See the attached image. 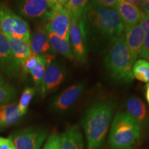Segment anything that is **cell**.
<instances>
[{
    "mask_svg": "<svg viewBox=\"0 0 149 149\" xmlns=\"http://www.w3.org/2000/svg\"><path fill=\"white\" fill-rule=\"evenodd\" d=\"M82 22L86 40L96 42H113L123 33L124 24L117 9L88 3L84 10Z\"/></svg>",
    "mask_w": 149,
    "mask_h": 149,
    "instance_id": "1",
    "label": "cell"
},
{
    "mask_svg": "<svg viewBox=\"0 0 149 149\" xmlns=\"http://www.w3.org/2000/svg\"><path fill=\"white\" fill-rule=\"evenodd\" d=\"M115 109V104L111 100H102L90 106L85 111L82 125L88 149H101Z\"/></svg>",
    "mask_w": 149,
    "mask_h": 149,
    "instance_id": "2",
    "label": "cell"
},
{
    "mask_svg": "<svg viewBox=\"0 0 149 149\" xmlns=\"http://www.w3.org/2000/svg\"><path fill=\"white\" fill-rule=\"evenodd\" d=\"M133 64L125 37L122 33L112 43L104 61L106 68L113 79L130 83L134 79L132 72Z\"/></svg>",
    "mask_w": 149,
    "mask_h": 149,
    "instance_id": "3",
    "label": "cell"
},
{
    "mask_svg": "<svg viewBox=\"0 0 149 149\" xmlns=\"http://www.w3.org/2000/svg\"><path fill=\"white\" fill-rule=\"evenodd\" d=\"M141 127L127 112H117L109 137L111 149H129L140 137Z\"/></svg>",
    "mask_w": 149,
    "mask_h": 149,
    "instance_id": "4",
    "label": "cell"
},
{
    "mask_svg": "<svg viewBox=\"0 0 149 149\" xmlns=\"http://www.w3.org/2000/svg\"><path fill=\"white\" fill-rule=\"evenodd\" d=\"M0 29L6 35L31 42L29 23L3 3H0Z\"/></svg>",
    "mask_w": 149,
    "mask_h": 149,
    "instance_id": "5",
    "label": "cell"
},
{
    "mask_svg": "<svg viewBox=\"0 0 149 149\" xmlns=\"http://www.w3.org/2000/svg\"><path fill=\"white\" fill-rule=\"evenodd\" d=\"M56 3L51 0H18L17 8L21 16L28 19L46 23Z\"/></svg>",
    "mask_w": 149,
    "mask_h": 149,
    "instance_id": "6",
    "label": "cell"
},
{
    "mask_svg": "<svg viewBox=\"0 0 149 149\" xmlns=\"http://www.w3.org/2000/svg\"><path fill=\"white\" fill-rule=\"evenodd\" d=\"M47 137V129L33 126L18 130L10 138L15 149H41Z\"/></svg>",
    "mask_w": 149,
    "mask_h": 149,
    "instance_id": "7",
    "label": "cell"
},
{
    "mask_svg": "<svg viewBox=\"0 0 149 149\" xmlns=\"http://www.w3.org/2000/svg\"><path fill=\"white\" fill-rule=\"evenodd\" d=\"M69 39L74 60L79 64H85L87 60V40L81 17H70Z\"/></svg>",
    "mask_w": 149,
    "mask_h": 149,
    "instance_id": "8",
    "label": "cell"
},
{
    "mask_svg": "<svg viewBox=\"0 0 149 149\" xmlns=\"http://www.w3.org/2000/svg\"><path fill=\"white\" fill-rule=\"evenodd\" d=\"M70 17L64 6L56 3L49 19L45 24L46 29L65 40L69 41Z\"/></svg>",
    "mask_w": 149,
    "mask_h": 149,
    "instance_id": "9",
    "label": "cell"
},
{
    "mask_svg": "<svg viewBox=\"0 0 149 149\" xmlns=\"http://www.w3.org/2000/svg\"><path fill=\"white\" fill-rule=\"evenodd\" d=\"M84 89V84L77 83L70 86L60 93L52 104V108L57 112H64L73 107Z\"/></svg>",
    "mask_w": 149,
    "mask_h": 149,
    "instance_id": "10",
    "label": "cell"
},
{
    "mask_svg": "<svg viewBox=\"0 0 149 149\" xmlns=\"http://www.w3.org/2000/svg\"><path fill=\"white\" fill-rule=\"evenodd\" d=\"M0 67L7 75L13 77L19 72V65L15 59L6 35L0 29Z\"/></svg>",
    "mask_w": 149,
    "mask_h": 149,
    "instance_id": "11",
    "label": "cell"
},
{
    "mask_svg": "<svg viewBox=\"0 0 149 149\" xmlns=\"http://www.w3.org/2000/svg\"><path fill=\"white\" fill-rule=\"evenodd\" d=\"M64 77V70L60 65L54 61L48 64L41 87L42 97L57 88L63 82Z\"/></svg>",
    "mask_w": 149,
    "mask_h": 149,
    "instance_id": "12",
    "label": "cell"
},
{
    "mask_svg": "<svg viewBox=\"0 0 149 149\" xmlns=\"http://www.w3.org/2000/svg\"><path fill=\"white\" fill-rule=\"evenodd\" d=\"M125 40L133 62L140 55L143 41L144 31L140 23L131 27H126Z\"/></svg>",
    "mask_w": 149,
    "mask_h": 149,
    "instance_id": "13",
    "label": "cell"
},
{
    "mask_svg": "<svg viewBox=\"0 0 149 149\" xmlns=\"http://www.w3.org/2000/svg\"><path fill=\"white\" fill-rule=\"evenodd\" d=\"M116 9L125 27L137 25L140 22L144 15V13L137 5L127 2L124 0H119Z\"/></svg>",
    "mask_w": 149,
    "mask_h": 149,
    "instance_id": "14",
    "label": "cell"
},
{
    "mask_svg": "<svg viewBox=\"0 0 149 149\" xmlns=\"http://www.w3.org/2000/svg\"><path fill=\"white\" fill-rule=\"evenodd\" d=\"M60 149H85L82 133L79 126H67L60 135Z\"/></svg>",
    "mask_w": 149,
    "mask_h": 149,
    "instance_id": "15",
    "label": "cell"
},
{
    "mask_svg": "<svg viewBox=\"0 0 149 149\" xmlns=\"http://www.w3.org/2000/svg\"><path fill=\"white\" fill-rule=\"evenodd\" d=\"M30 46L31 51L33 53L41 55L50 54L49 52L52 48L45 25H40L36 28L31 38Z\"/></svg>",
    "mask_w": 149,
    "mask_h": 149,
    "instance_id": "16",
    "label": "cell"
},
{
    "mask_svg": "<svg viewBox=\"0 0 149 149\" xmlns=\"http://www.w3.org/2000/svg\"><path fill=\"white\" fill-rule=\"evenodd\" d=\"M127 113L138 123L140 127L147 123V110L144 102L136 96H131L126 102Z\"/></svg>",
    "mask_w": 149,
    "mask_h": 149,
    "instance_id": "17",
    "label": "cell"
},
{
    "mask_svg": "<svg viewBox=\"0 0 149 149\" xmlns=\"http://www.w3.org/2000/svg\"><path fill=\"white\" fill-rule=\"evenodd\" d=\"M23 116L17 105L7 104L0 107V130L13 125Z\"/></svg>",
    "mask_w": 149,
    "mask_h": 149,
    "instance_id": "18",
    "label": "cell"
},
{
    "mask_svg": "<svg viewBox=\"0 0 149 149\" xmlns=\"http://www.w3.org/2000/svg\"><path fill=\"white\" fill-rule=\"evenodd\" d=\"M6 37L8 38L13 55L17 62L21 67L23 61L31 52L30 43L15 38V37L8 36V35H6Z\"/></svg>",
    "mask_w": 149,
    "mask_h": 149,
    "instance_id": "19",
    "label": "cell"
},
{
    "mask_svg": "<svg viewBox=\"0 0 149 149\" xmlns=\"http://www.w3.org/2000/svg\"><path fill=\"white\" fill-rule=\"evenodd\" d=\"M48 33V40L51 48L56 53L64 56L70 61H74V57L72 52L70 42L61 39V37L54 34L51 31L46 30Z\"/></svg>",
    "mask_w": 149,
    "mask_h": 149,
    "instance_id": "20",
    "label": "cell"
},
{
    "mask_svg": "<svg viewBox=\"0 0 149 149\" xmlns=\"http://www.w3.org/2000/svg\"><path fill=\"white\" fill-rule=\"evenodd\" d=\"M133 77L139 81L149 83V61L139 59L134 63L132 68Z\"/></svg>",
    "mask_w": 149,
    "mask_h": 149,
    "instance_id": "21",
    "label": "cell"
},
{
    "mask_svg": "<svg viewBox=\"0 0 149 149\" xmlns=\"http://www.w3.org/2000/svg\"><path fill=\"white\" fill-rule=\"evenodd\" d=\"M140 24L144 31V41L139 57L149 61V15L144 13L140 20Z\"/></svg>",
    "mask_w": 149,
    "mask_h": 149,
    "instance_id": "22",
    "label": "cell"
},
{
    "mask_svg": "<svg viewBox=\"0 0 149 149\" xmlns=\"http://www.w3.org/2000/svg\"><path fill=\"white\" fill-rule=\"evenodd\" d=\"M89 0H69L64 5V8L70 17H81Z\"/></svg>",
    "mask_w": 149,
    "mask_h": 149,
    "instance_id": "23",
    "label": "cell"
},
{
    "mask_svg": "<svg viewBox=\"0 0 149 149\" xmlns=\"http://www.w3.org/2000/svg\"><path fill=\"white\" fill-rule=\"evenodd\" d=\"M51 62L48 59L47 55H44V58H43L42 61L39 63L30 72L31 74V76H32L33 82L36 86V87L39 88H40V90L41 87H42L43 79H44V74H45L46 70V67Z\"/></svg>",
    "mask_w": 149,
    "mask_h": 149,
    "instance_id": "24",
    "label": "cell"
},
{
    "mask_svg": "<svg viewBox=\"0 0 149 149\" xmlns=\"http://www.w3.org/2000/svg\"><path fill=\"white\" fill-rule=\"evenodd\" d=\"M44 58V55H37L31 52L29 56L25 59L21 65L22 75L26 76L29 72H31L33 68L37 66L39 63L41 62Z\"/></svg>",
    "mask_w": 149,
    "mask_h": 149,
    "instance_id": "25",
    "label": "cell"
},
{
    "mask_svg": "<svg viewBox=\"0 0 149 149\" xmlns=\"http://www.w3.org/2000/svg\"><path fill=\"white\" fill-rule=\"evenodd\" d=\"M35 93V90L33 87H26L24 90L17 105L19 111L22 115H24L26 113L28 107H29Z\"/></svg>",
    "mask_w": 149,
    "mask_h": 149,
    "instance_id": "26",
    "label": "cell"
},
{
    "mask_svg": "<svg viewBox=\"0 0 149 149\" xmlns=\"http://www.w3.org/2000/svg\"><path fill=\"white\" fill-rule=\"evenodd\" d=\"M15 95V91L10 86L0 82V104L10 102Z\"/></svg>",
    "mask_w": 149,
    "mask_h": 149,
    "instance_id": "27",
    "label": "cell"
},
{
    "mask_svg": "<svg viewBox=\"0 0 149 149\" xmlns=\"http://www.w3.org/2000/svg\"><path fill=\"white\" fill-rule=\"evenodd\" d=\"M42 149H60V135L56 131L52 132Z\"/></svg>",
    "mask_w": 149,
    "mask_h": 149,
    "instance_id": "28",
    "label": "cell"
},
{
    "mask_svg": "<svg viewBox=\"0 0 149 149\" xmlns=\"http://www.w3.org/2000/svg\"><path fill=\"white\" fill-rule=\"evenodd\" d=\"M118 1L119 0H92L91 3L97 6L116 9Z\"/></svg>",
    "mask_w": 149,
    "mask_h": 149,
    "instance_id": "29",
    "label": "cell"
},
{
    "mask_svg": "<svg viewBox=\"0 0 149 149\" xmlns=\"http://www.w3.org/2000/svg\"><path fill=\"white\" fill-rule=\"evenodd\" d=\"M0 149H15V147L10 137H0Z\"/></svg>",
    "mask_w": 149,
    "mask_h": 149,
    "instance_id": "30",
    "label": "cell"
},
{
    "mask_svg": "<svg viewBox=\"0 0 149 149\" xmlns=\"http://www.w3.org/2000/svg\"><path fill=\"white\" fill-rule=\"evenodd\" d=\"M139 6V8L141 9V10L144 13L147 15H149V0H146Z\"/></svg>",
    "mask_w": 149,
    "mask_h": 149,
    "instance_id": "31",
    "label": "cell"
},
{
    "mask_svg": "<svg viewBox=\"0 0 149 149\" xmlns=\"http://www.w3.org/2000/svg\"><path fill=\"white\" fill-rule=\"evenodd\" d=\"M124 1H127V2H129L130 3H133V4L135 5H139L141 4V3H143L144 1H146V0H124Z\"/></svg>",
    "mask_w": 149,
    "mask_h": 149,
    "instance_id": "32",
    "label": "cell"
},
{
    "mask_svg": "<svg viewBox=\"0 0 149 149\" xmlns=\"http://www.w3.org/2000/svg\"><path fill=\"white\" fill-rule=\"evenodd\" d=\"M145 95H146V101L149 105V83H148L146 86V92H145Z\"/></svg>",
    "mask_w": 149,
    "mask_h": 149,
    "instance_id": "33",
    "label": "cell"
},
{
    "mask_svg": "<svg viewBox=\"0 0 149 149\" xmlns=\"http://www.w3.org/2000/svg\"><path fill=\"white\" fill-rule=\"evenodd\" d=\"M68 1H69V0H57V3H58L59 4L62 6H64V5L66 4Z\"/></svg>",
    "mask_w": 149,
    "mask_h": 149,
    "instance_id": "34",
    "label": "cell"
},
{
    "mask_svg": "<svg viewBox=\"0 0 149 149\" xmlns=\"http://www.w3.org/2000/svg\"><path fill=\"white\" fill-rule=\"evenodd\" d=\"M0 82H3V79H2V77H1V75H0Z\"/></svg>",
    "mask_w": 149,
    "mask_h": 149,
    "instance_id": "35",
    "label": "cell"
},
{
    "mask_svg": "<svg viewBox=\"0 0 149 149\" xmlns=\"http://www.w3.org/2000/svg\"><path fill=\"white\" fill-rule=\"evenodd\" d=\"M51 1H57V0H51Z\"/></svg>",
    "mask_w": 149,
    "mask_h": 149,
    "instance_id": "36",
    "label": "cell"
}]
</instances>
